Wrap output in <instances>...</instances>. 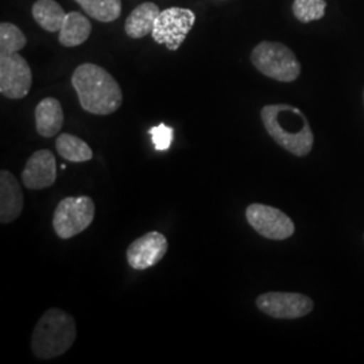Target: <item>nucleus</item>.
I'll return each instance as SVG.
<instances>
[{"instance_id": "11", "label": "nucleus", "mask_w": 364, "mask_h": 364, "mask_svg": "<svg viewBox=\"0 0 364 364\" xmlns=\"http://www.w3.org/2000/svg\"><path fill=\"white\" fill-rule=\"evenodd\" d=\"M57 180V161L50 150H38L28 158L22 171L27 189L41 191L52 186Z\"/></svg>"}, {"instance_id": "19", "label": "nucleus", "mask_w": 364, "mask_h": 364, "mask_svg": "<svg viewBox=\"0 0 364 364\" xmlns=\"http://www.w3.org/2000/svg\"><path fill=\"white\" fill-rule=\"evenodd\" d=\"M27 39L22 30L10 22L0 25V55L14 54L26 46Z\"/></svg>"}, {"instance_id": "18", "label": "nucleus", "mask_w": 364, "mask_h": 364, "mask_svg": "<svg viewBox=\"0 0 364 364\" xmlns=\"http://www.w3.org/2000/svg\"><path fill=\"white\" fill-rule=\"evenodd\" d=\"M93 19L109 23L122 14V0H75Z\"/></svg>"}, {"instance_id": "13", "label": "nucleus", "mask_w": 364, "mask_h": 364, "mask_svg": "<svg viewBox=\"0 0 364 364\" xmlns=\"http://www.w3.org/2000/svg\"><path fill=\"white\" fill-rule=\"evenodd\" d=\"M64 124V112L60 102L54 97H46L36 108V127L43 138L57 135Z\"/></svg>"}, {"instance_id": "16", "label": "nucleus", "mask_w": 364, "mask_h": 364, "mask_svg": "<svg viewBox=\"0 0 364 364\" xmlns=\"http://www.w3.org/2000/svg\"><path fill=\"white\" fill-rule=\"evenodd\" d=\"M31 13L39 26L49 33L60 31L66 18L64 9L55 0H37Z\"/></svg>"}, {"instance_id": "5", "label": "nucleus", "mask_w": 364, "mask_h": 364, "mask_svg": "<svg viewBox=\"0 0 364 364\" xmlns=\"http://www.w3.org/2000/svg\"><path fill=\"white\" fill-rule=\"evenodd\" d=\"M95 218V203L88 196L66 197L53 215V228L60 239H70L84 232Z\"/></svg>"}, {"instance_id": "15", "label": "nucleus", "mask_w": 364, "mask_h": 364, "mask_svg": "<svg viewBox=\"0 0 364 364\" xmlns=\"http://www.w3.org/2000/svg\"><path fill=\"white\" fill-rule=\"evenodd\" d=\"M92 31L88 18L76 11L66 14L65 21L60 30L58 41L65 48H75L90 38Z\"/></svg>"}, {"instance_id": "10", "label": "nucleus", "mask_w": 364, "mask_h": 364, "mask_svg": "<svg viewBox=\"0 0 364 364\" xmlns=\"http://www.w3.org/2000/svg\"><path fill=\"white\" fill-rule=\"evenodd\" d=\"M169 243L158 231L147 232L134 240L127 248V262L134 270H146L156 266L166 255Z\"/></svg>"}, {"instance_id": "8", "label": "nucleus", "mask_w": 364, "mask_h": 364, "mask_svg": "<svg viewBox=\"0 0 364 364\" xmlns=\"http://www.w3.org/2000/svg\"><path fill=\"white\" fill-rule=\"evenodd\" d=\"M257 308L273 318L294 320L312 312L314 304L308 296L301 293L270 291L257 299Z\"/></svg>"}, {"instance_id": "21", "label": "nucleus", "mask_w": 364, "mask_h": 364, "mask_svg": "<svg viewBox=\"0 0 364 364\" xmlns=\"http://www.w3.org/2000/svg\"><path fill=\"white\" fill-rule=\"evenodd\" d=\"M149 134L151 135L153 144L158 151L169 150L174 138V130L171 127L166 126L165 123H161L156 127H151L149 130Z\"/></svg>"}, {"instance_id": "4", "label": "nucleus", "mask_w": 364, "mask_h": 364, "mask_svg": "<svg viewBox=\"0 0 364 364\" xmlns=\"http://www.w3.org/2000/svg\"><path fill=\"white\" fill-rule=\"evenodd\" d=\"M251 63L262 75L281 82H291L301 75L296 54L279 42H260L251 53Z\"/></svg>"}, {"instance_id": "2", "label": "nucleus", "mask_w": 364, "mask_h": 364, "mask_svg": "<svg viewBox=\"0 0 364 364\" xmlns=\"http://www.w3.org/2000/svg\"><path fill=\"white\" fill-rule=\"evenodd\" d=\"M263 126L269 135L289 153L308 156L313 149L312 129L304 112L289 105H264L260 111Z\"/></svg>"}, {"instance_id": "3", "label": "nucleus", "mask_w": 364, "mask_h": 364, "mask_svg": "<svg viewBox=\"0 0 364 364\" xmlns=\"http://www.w3.org/2000/svg\"><path fill=\"white\" fill-rule=\"evenodd\" d=\"M77 336L75 318L63 309L52 308L43 313L31 336V351L42 360L64 355Z\"/></svg>"}, {"instance_id": "17", "label": "nucleus", "mask_w": 364, "mask_h": 364, "mask_svg": "<svg viewBox=\"0 0 364 364\" xmlns=\"http://www.w3.org/2000/svg\"><path fill=\"white\" fill-rule=\"evenodd\" d=\"M57 153L69 162L81 164L88 162L93 158L92 149L81 138L70 134H61L55 141Z\"/></svg>"}, {"instance_id": "7", "label": "nucleus", "mask_w": 364, "mask_h": 364, "mask_svg": "<svg viewBox=\"0 0 364 364\" xmlns=\"http://www.w3.org/2000/svg\"><path fill=\"white\" fill-rule=\"evenodd\" d=\"M246 219L260 236L270 240H285L296 231L294 223L287 213L264 204L248 205Z\"/></svg>"}, {"instance_id": "6", "label": "nucleus", "mask_w": 364, "mask_h": 364, "mask_svg": "<svg viewBox=\"0 0 364 364\" xmlns=\"http://www.w3.org/2000/svg\"><path fill=\"white\" fill-rule=\"evenodd\" d=\"M195 22L196 15L192 10L170 7L158 15L151 36L158 45H165L169 50L176 52L181 48Z\"/></svg>"}, {"instance_id": "1", "label": "nucleus", "mask_w": 364, "mask_h": 364, "mask_svg": "<svg viewBox=\"0 0 364 364\" xmlns=\"http://www.w3.org/2000/svg\"><path fill=\"white\" fill-rule=\"evenodd\" d=\"M72 85L77 92L82 109L93 115H111L123 103V93L117 80L96 64L77 66L72 76Z\"/></svg>"}, {"instance_id": "9", "label": "nucleus", "mask_w": 364, "mask_h": 364, "mask_svg": "<svg viewBox=\"0 0 364 364\" xmlns=\"http://www.w3.org/2000/svg\"><path fill=\"white\" fill-rule=\"evenodd\" d=\"M33 84V73L26 60L18 54L0 55V93L13 100L26 97Z\"/></svg>"}, {"instance_id": "20", "label": "nucleus", "mask_w": 364, "mask_h": 364, "mask_svg": "<svg viewBox=\"0 0 364 364\" xmlns=\"http://www.w3.org/2000/svg\"><path fill=\"white\" fill-rule=\"evenodd\" d=\"M326 0H294L293 14L302 23L320 21L326 15Z\"/></svg>"}, {"instance_id": "14", "label": "nucleus", "mask_w": 364, "mask_h": 364, "mask_svg": "<svg viewBox=\"0 0 364 364\" xmlns=\"http://www.w3.org/2000/svg\"><path fill=\"white\" fill-rule=\"evenodd\" d=\"M159 13V7L153 1L139 4L126 19L124 30L127 36L131 38L138 39L151 34Z\"/></svg>"}, {"instance_id": "22", "label": "nucleus", "mask_w": 364, "mask_h": 364, "mask_svg": "<svg viewBox=\"0 0 364 364\" xmlns=\"http://www.w3.org/2000/svg\"><path fill=\"white\" fill-rule=\"evenodd\" d=\"M363 96H364V95H363Z\"/></svg>"}, {"instance_id": "12", "label": "nucleus", "mask_w": 364, "mask_h": 364, "mask_svg": "<svg viewBox=\"0 0 364 364\" xmlns=\"http://www.w3.org/2000/svg\"><path fill=\"white\" fill-rule=\"evenodd\" d=\"M23 192L10 171H0V221L9 224L16 220L23 210Z\"/></svg>"}]
</instances>
